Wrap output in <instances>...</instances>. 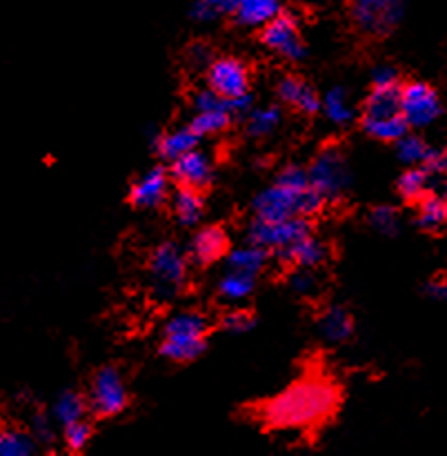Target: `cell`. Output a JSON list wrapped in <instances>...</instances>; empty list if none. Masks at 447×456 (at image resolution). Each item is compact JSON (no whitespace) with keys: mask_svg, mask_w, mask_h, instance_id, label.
Instances as JSON below:
<instances>
[{"mask_svg":"<svg viewBox=\"0 0 447 456\" xmlns=\"http://www.w3.org/2000/svg\"><path fill=\"white\" fill-rule=\"evenodd\" d=\"M338 405V390L319 377L298 379L261 408V419L274 430H307L328 421Z\"/></svg>","mask_w":447,"mask_h":456,"instance_id":"6da1fadb","label":"cell"},{"mask_svg":"<svg viewBox=\"0 0 447 456\" xmlns=\"http://www.w3.org/2000/svg\"><path fill=\"white\" fill-rule=\"evenodd\" d=\"M325 200L312 190V185H292L276 181L254 199V214L265 221H280L292 216H314Z\"/></svg>","mask_w":447,"mask_h":456,"instance_id":"7a4b0ae2","label":"cell"},{"mask_svg":"<svg viewBox=\"0 0 447 456\" xmlns=\"http://www.w3.org/2000/svg\"><path fill=\"white\" fill-rule=\"evenodd\" d=\"M207 332L209 323L200 312H178L165 323L160 354L174 363H191L207 350Z\"/></svg>","mask_w":447,"mask_h":456,"instance_id":"3957f363","label":"cell"},{"mask_svg":"<svg viewBox=\"0 0 447 456\" xmlns=\"http://www.w3.org/2000/svg\"><path fill=\"white\" fill-rule=\"evenodd\" d=\"M401 87H374L365 101L363 132L381 142H396L408 134V123L401 114Z\"/></svg>","mask_w":447,"mask_h":456,"instance_id":"277c9868","label":"cell"},{"mask_svg":"<svg viewBox=\"0 0 447 456\" xmlns=\"http://www.w3.org/2000/svg\"><path fill=\"white\" fill-rule=\"evenodd\" d=\"M307 176H310L312 190L323 200L343 199L352 185L350 163L341 147L337 145L323 147L319 151V156L312 160L310 169H307Z\"/></svg>","mask_w":447,"mask_h":456,"instance_id":"5b68a950","label":"cell"},{"mask_svg":"<svg viewBox=\"0 0 447 456\" xmlns=\"http://www.w3.org/2000/svg\"><path fill=\"white\" fill-rule=\"evenodd\" d=\"M190 258L176 243H163L154 249L150 258L151 292L160 301H172L181 294L187 283Z\"/></svg>","mask_w":447,"mask_h":456,"instance_id":"8992f818","label":"cell"},{"mask_svg":"<svg viewBox=\"0 0 447 456\" xmlns=\"http://www.w3.org/2000/svg\"><path fill=\"white\" fill-rule=\"evenodd\" d=\"M403 0H352L350 16L356 29L372 38L392 34L403 20Z\"/></svg>","mask_w":447,"mask_h":456,"instance_id":"52a82bcc","label":"cell"},{"mask_svg":"<svg viewBox=\"0 0 447 456\" xmlns=\"http://www.w3.org/2000/svg\"><path fill=\"white\" fill-rule=\"evenodd\" d=\"M129 403L127 387H125L123 377L116 368H102L93 374L92 386H89L87 408L96 414L98 419L118 417Z\"/></svg>","mask_w":447,"mask_h":456,"instance_id":"ba28073f","label":"cell"},{"mask_svg":"<svg viewBox=\"0 0 447 456\" xmlns=\"http://www.w3.org/2000/svg\"><path fill=\"white\" fill-rule=\"evenodd\" d=\"M261 43L267 52L292 62L303 61L307 53L305 40L298 29V20L283 12L261 27Z\"/></svg>","mask_w":447,"mask_h":456,"instance_id":"9c48e42d","label":"cell"},{"mask_svg":"<svg viewBox=\"0 0 447 456\" xmlns=\"http://www.w3.org/2000/svg\"><path fill=\"white\" fill-rule=\"evenodd\" d=\"M310 234V223L305 216H292V218H280V221H265V218H254L249 223L248 240L254 245H261L267 252L270 249H285L292 245L294 240L303 239Z\"/></svg>","mask_w":447,"mask_h":456,"instance_id":"30bf717a","label":"cell"},{"mask_svg":"<svg viewBox=\"0 0 447 456\" xmlns=\"http://www.w3.org/2000/svg\"><path fill=\"white\" fill-rule=\"evenodd\" d=\"M401 114H403L408 127L423 129L435 123L441 116V98L435 87L423 80H414L401 87Z\"/></svg>","mask_w":447,"mask_h":456,"instance_id":"8fae6325","label":"cell"},{"mask_svg":"<svg viewBox=\"0 0 447 456\" xmlns=\"http://www.w3.org/2000/svg\"><path fill=\"white\" fill-rule=\"evenodd\" d=\"M207 85L225 101L239 98L249 92V69L240 58H212L207 65Z\"/></svg>","mask_w":447,"mask_h":456,"instance_id":"7c38bea8","label":"cell"},{"mask_svg":"<svg viewBox=\"0 0 447 456\" xmlns=\"http://www.w3.org/2000/svg\"><path fill=\"white\" fill-rule=\"evenodd\" d=\"M169 176L178 183V187H191V190L203 191L214 181V163L203 150L194 147L172 160Z\"/></svg>","mask_w":447,"mask_h":456,"instance_id":"4fadbf2b","label":"cell"},{"mask_svg":"<svg viewBox=\"0 0 447 456\" xmlns=\"http://www.w3.org/2000/svg\"><path fill=\"white\" fill-rule=\"evenodd\" d=\"M169 191V176L163 167H151L129 187V203L136 209H154Z\"/></svg>","mask_w":447,"mask_h":456,"instance_id":"5bb4252c","label":"cell"},{"mask_svg":"<svg viewBox=\"0 0 447 456\" xmlns=\"http://www.w3.org/2000/svg\"><path fill=\"white\" fill-rule=\"evenodd\" d=\"M276 92H279V98L285 102V105L294 107V110L301 111V114L312 116L316 114V111H321L319 92H316L307 80H303L301 76L297 74L283 76L279 87H276Z\"/></svg>","mask_w":447,"mask_h":456,"instance_id":"9a60e30c","label":"cell"},{"mask_svg":"<svg viewBox=\"0 0 447 456\" xmlns=\"http://www.w3.org/2000/svg\"><path fill=\"white\" fill-rule=\"evenodd\" d=\"M227 249H230V239H227L225 230H221V227H203L191 239L190 258L196 265L205 267L221 261L227 254Z\"/></svg>","mask_w":447,"mask_h":456,"instance_id":"2e32d148","label":"cell"},{"mask_svg":"<svg viewBox=\"0 0 447 456\" xmlns=\"http://www.w3.org/2000/svg\"><path fill=\"white\" fill-rule=\"evenodd\" d=\"M279 256L280 261L289 263V265L294 267H310V270H314L321 263H325V258H328V248H325L323 240L312 236L310 232V234H305L303 239L294 240L292 245L280 249Z\"/></svg>","mask_w":447,"mask_h":456,"instance_id":"e0dca14e","label":"cell"},{"mask_svg":"<svg viewBox=\"0 0 447 456\" xmlns=\"http://www.w3.org/2000/svg\"><path fill=\"white\" fill-rule=\"evenodd\" d=\"M280 7H283V0H239L232 13L240 27L261 29L272 18L279 16Z\"/></svg>","mask_w":447,"mask_h":456,"instance_id":"ac0fdd59","label":"cell"},{"mask_svg":"<svg viewBox=\"0 0 447 456\" xmlns=\"http://www.w3.org/2000/svg\"><path fill=\"white\" fill-rule=\"evenodd\" d=\"M199 147V134L187 125V127H176L172 132H165L156 138V151H158L160 159L169 160L172 163L174 159L183 156L185 151Z\"/></svg>","mask_w":447,"mask_h":456,"instance_id":"d6986e66","label":"cell"},{"mask_svg":"<svg viewBox=\"0 0 447 456\" xmlns=\"http://www.w3.org/2000/svg\"><path fill=\"white\" fill-rule=\"evenodd\" d=\"M354 332V321L345 307H328L319 316V334L329 343H343Z\"/></svg>","mask_w":447,"mask_h":456,"instance_id":"ffe728a7","label":"cell"},{"mask_svg":"<svg viewBox=\"0 0 447 456\" xmlns=\"http://www.w3.org/2000/svg\"><path fill=\"white\" fill-rule=\"evenodd\" d=\"M172 208L178 223L185 227L199 225L200 218H203L205 214L203 196H200L199 190H191V187H178V190L174 191Z\"/></svg>","mask_w":447,"mask_h":456,"instance_id":"44dd1931","label":"cell"},{"mask_svg":"<svg viewBox=\"0 0 447 456\" xmlns=\"http://www.w3.org/2000/svg\"><path fill=\"white\" fill-rule=\"evenodd\" d=\"M321 110H323L325 118H328L329 123L338 125V127L350 125L356 116L350 92H347L345 87H341V85L332 87L323 98H321Z\"/></svg>","mask_w":447,"mask_h":456,"instance_id":"7402d4cb","label":"cell"},{"mask_svg":"<svg viewBox=\"0 0 447 456\" xmlns=\"http://www.w3.org/2000/svg\"><path fill=\"white\" fill-rule=\"evenodd\" d=\"M87 410H89L87 401H85L78 392L67 390V392H62L56 401H53L52 414H49V417L53 419V423H56V426L65 428V426H69V423L85 419Z\"/></svg>","mask_w":447,"mask_h":456,"instance_id":"603a6c76","label":"cell"},{"mask_svg":"<svg viewBox=\"0 0 447 456\" xmlns=\"http://www.w3.org/2000/svg\"><path fill=\"white\" fill-rule=\"evenodd\" d=\"M248 118V134L252 138H265L279 129L280 120H283V111L276 105H263V107H252Z\"/></svg>","mask_w":447,"mask_h":456,"instance_id":"cb8c5ba5","label":"cell"},{"mask_svg":"<svg viewBox=\"0 0 447 456\" xmlns=\"http://www.w3.org/2000/svg\"><path fill=\"white\" fill-rule=\"evenodd\" d=\"M254 285H256V276L230 267L227 274L218 281V297L230 303H240L254 292Z\"/></svg>","mask_w":447,"mask_h":456,"instance_id":"d4e9b609","label":"cell"},{"mask_svg":"<svg viewBox=\"0 0 447 456\" xmlns=\"http://www.w3.org/2000/svg\"><path fill=\"white\" fill-rule=\"evenodd\" d=\"M38 444L29 430L16 426L0 428V456H31L36 454Z\"/></svg>","mask_w":447,"mask_h":456,"instance_id":"484cf974","label":"cell"},{"mask_svg":"<svg viewBox=\"0 0 447 456\" xmlns=\"http://www.w3.org/2000/svg\"><path fill=\"white\" fill-rule=\"evenodd\" d=\"M232 111H230V102L227 107H218V110H203L196 111L194 118H191L190 127L194 129L196 134L200 136H214V134H221L230 127L232 123Z\"/></svg>","mask_w":447,"mask_h":456,"instance_id":"4316f807","label":"cell"},{"mask_svg":"<svg viewBox=\"0 0 447 456\" xmlns=\"http://www.w3.org/2000/svg\"><path fill=\"white\" fill-rule=\"evenodd\" d=\"M267 263V249L261 245H245V248L234 249L230 254V267L232 270L245 272V274H261V270Z\"/></svg>","mask_w":447,"mask_h":456,"instance_id":"83f0119b","label":"cell"},{"mask_svg":"<svg viewBox=\"0 0 447 456\" xmlns=\"http://www.w3.org/2000/svg\"><path fill=\"white\" fill-rule=\"evenodd\" d=\"M432 154H435V150L421 136H417V134H403L396 141V156L405 165H421L423 167L432 159Z\"/></svg>","mask_w":447,"mask_h":456,"instance_id":"f1b7e54d","label":"cell"},{"mask_svg":"<svg viewBox=\"0 0 447 456\" xmlns=\"http://www.w3.org/2000/svg\"><path fill=\"white\" fill-rule=\"evenodd\" d=\"M419 203V214H417V223L421 230L435 232L439 230L441 225L447 221V208L445 200L441 196H423Z\"/></svg>","mask_w":447,"mask_h":456,"instance_id":"f546056e","label":"cell"},{"mask_svg":"<svg viewBox=\"0 0 447 456\" xmlns=\"http://www.w3.org/2000/svg\"><path fill=\"white\" fill-rule=\"evenodd\" d=\"M430 176L432 174L427 172L426 167H414L408 169L403 176L399 178V194L403 196L405 200H421L423 196L427 194V187H430Z\"/></svg>","mask_w":447,"mask_h":456,"instance_id":"4dcf8cb0","label":"cell"},{"mask_svg":"<svg viewBox=\"0 0 447 456\" xmlns=\"http://www.w3.org/2000/svg\"><path fill=\"white\" fill-rule=\"evenodd\" d=\"M236 3L239 0H196L194 7H191V18L199 22H212L221 13L234 12Z\"/></svg>","mask_w":447,"mask_h":456,"instance_id":"1f68e13d","label":"cell"},{"mask_svg":"<svg viewBox=\"0 0 447 456\" xmlns=\"http://www.w3.org/2000/svg\"><path fill=\"white\" fill-rule=\"evenodd\" d=\"M370 225H372L378 234L394 236L401 227V216L394 208H390V205H381V208L372 209V214H370Z\"/></svg>","mask_w":447,"mask_h":456,"instance_id":"d6a6232c","label":"cell"},{"mask_svg":"<svg viewBox=\"0 0 447 456\" xmlns=\"http://www.w3.org/2000/svg\"><path fill=\"white\" fill-rule=\"evenodd\" d=\"M62 439H65V445L71 450V452H83V450L89 445V441H92V426H89L85 419L69 423V426H65V435H62Z\"/></svg>","mask_w":447,"mask_h":456,"instance_id":"836d02e7","label":"cell"},{"mask_svg":"<svg viewBox=\"0 0 447 456\" xmlns=\"http://www.w3.org/2000/svg\"><path fill=\"white\" fill-rule=\"evenodd\" d=\"M221 325L230 334H245L254 328V316L245 310H232L223 316Z\"/></svg>","mask_w":447,"mask_h":456,"instance_id":"e575fe53","label":"cell"},{"mask_svg":"<svg viewBox=\"0 0 447 456\" xmlns=\"http://www.w3.org/2000/svg\"><path fill=\"white\" fill-rule=\"evenodd\" d=\"M289 285L301 297H314L319 292V281L312 274L310 267H298V272H294L292 279H289Z\"/></svg>","mask_w":447,"mask_h":456,"instance_id":"d590c367","label":"cell"},{"mask_svg":"<svg viewBox=\"0 0 447 456\" xmlns=\"http://www.w3.org/2000/svg\"><path fill=\"white\" fill-rule=\"evenodd\" d=\"M53 426H56V423H53L52 417H47V414H36L29 423V435L34 436L36 444L49 445L53 439H56V435H53Z\"/></svg>","mask_w":447,"mask_h":456,"instance_id":"8d00e7d4","label":"cell"},{"mask_svg":"<svg viewBox=\"0 0 447 456\" xmlns=\"http://www.w3.org/2000/svg\"><path fill=\"white\" fill-rule=\"evenodd\" d=\"M372 85L374 87H401L399 71H396V67H392V65L374 67Z\"/></svg>","mask_w":447,"mask_h":456,"instance_id":"74e56055","label":"cell"},{"mask_svg":"<svg viewBox=\"0 0 447 456\" xmlns=\"http://www.w3.org/2000/svg\"><path fill=\"white\" fill-rule=\"evenodd\" d=\"M218 107H227V101L225 98L218 96L214 89H200V92H196L194 96V110L196 111H203V110H218Z\"/></svg>","mask_w":447,"mask_h":456,"instance_id":"f35d334b","label":"cell"},{"mask_svg":"<svg viewBox=\"0 0 447 456\" xmlns=\"http://www.w3.org/2000/svg\"><path fill=\"white\" fill-rule=\"evenodd\" d=\"M187 58H190L191 65L196 67H207L212 62V53H209L207 47L203 45H191L190 52H187Z\"/></svg>","mask_w":447,"mask_h":456,"instance_id":"ab89813d","label":"cell"},{"mask_svg":"<svg viewBox=\"0 0 447 456\" xmlns=\"http://www.w3.org/2000/svg\"><path fill=\"white\" fill-rule=\"evenodd\" d=\"M427 297H432L435 301H447V276H439V279H432L426 285Z\"/></svg>","mask_w":447,"mask_h":456,"instance_id":"60d3db41","label":"cell"},{"mask_svg":"<svg viewBox=\"0 0 447 456\" xmlns=\"http://www.w3.org/2000/svg\"><path fill=\"white\" fill-rule=\"evenodd\" d=\"M227 102H230L232 116H248L249 110L254 107L252 94L249 92L243 94V96H239V98H232V101H227Z\"/></svg>","mask_w":447,"mask_h":456,"instance_id":"b9f144b4","label":"cell"},{"mask_svg":"<svg viewBox=\"0 0 447 456\" xmlns=\"http://www.w3.org/2000/svg\"><path fill=\"white\" fill-rule=\"evenodd\" d=\"M430 174H447V147L445 150L436 151L432 154V159L427 160V165H423Z\"/></svg>","mask_w":447,"mask_h":456,"instance_id":"7bdbcfd3","label":"cell"},{"mask_svg":"<svg viewBox=\"0 0 447 456\" xmlns=\"http://www.w3.org/2000/svg\"><path fill=\"white\" fill-rule=\"evenodd\" d=\"M443 200H445V208H447V183H445V191H443Z\"/></svg>","mask_w":447,"mask_h":456,"instance_id":"ee69618b","label":"cell"}]
</instances>
